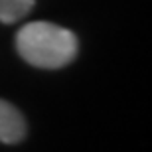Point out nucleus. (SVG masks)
<instances>
[{"instance_id": "1", "label": "nucleus", "mask_w": 152, "mask_h": 152, "mask_svg": "<svg viewBox=\"0 0 152 152\" xmlns=\"http://www.w3.org/2000/svg\"><path fill=\"white\" fill-rule=\"evenodd\" d=\"M77 48L71 30L51 22H30L16 34V50L22 59L42 69H59L71 63Z\"/></svg>"}, {"instance_id": "2", "label": "nucleus", "mask_w": 152, "mask_h": 152, "mask_svg": "<svg viewBox=\"0 0 152 152\" xmlns=\"http://www.w3.org/2000/svg\"><path fill=\"white\" fill-rule=\"evenodd\" d=\"M26 118L12 103L0 99V142L18 144L26 136Z\"/></svg>"}, {"instance_id": "3", "label": "nucleus", "mask_w": 152, "mask_h": 152, "mask_svg": "<svg viewBox=\"0 0 152 152\" xmlns=\"http://www.w3.org/2000/svg\"><path fill=\"white\" fill-rule=\"evenodd\" d=\"M36 0H0V22L2 24H14L28 16L34 8Z\"/></svg>"}]
</instances>
